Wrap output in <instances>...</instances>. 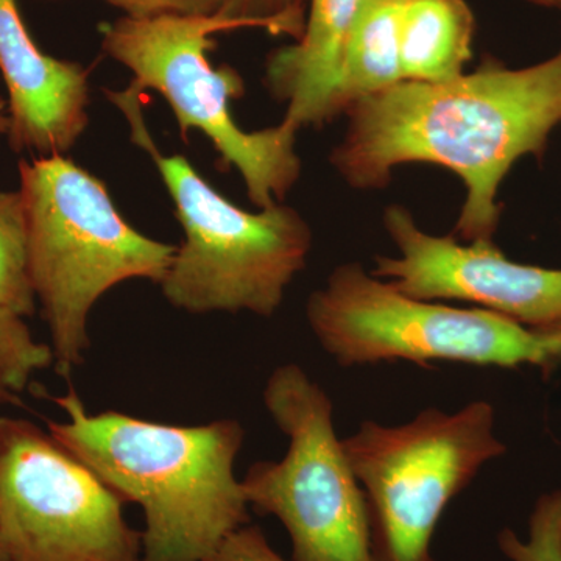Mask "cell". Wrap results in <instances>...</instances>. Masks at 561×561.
<instances>
[{
	"label": "cell",
	"mask_w": 561,
	"mask_h": 561,
	"mask_svg": "<svg viewBox=\"0 0 561 561\" xmlns=\"http://www.w3.org/2000/svg\"><path fill=\"white\" fill-rule=\"evenodd\" d=\"M9 106H7V99L0 95V136H7L9 133Z\"/></svg>",
	"instance_id": "cell-22"
},
{
	"label": "cell",
	"mask_w": 561,
	"mask_h": 561,
	"mask_svg": "<svg viewBox=\"0 0 561 561\" xmlns=\"http://www.w3.org/2000/svg\"><path fill=\"white\" fill-rule=\"evenodd\" d=\"M331 164L354 190H381L394 169L427 162L463 180L456 234L491 241L497 192L513 165L545 149L561 122V51L523 69L485 62L440 83L400 81L346 110Z\"/></svg>",
	"instance_id": "cell-1"
},
{
	"label": "cell",
	"mask_w": 561,
	"mask_h": 561,
	"mask_svg": "<svg viewBox=\"0 0 561 561\" xmlns=\"http://www.w3.org/2000/svg\"><path fill=\"white\" fill-rule=\"evenodd\" d=\"M36 302L50 334L54 367L69 378L91 348L99 300L133 279L160 284L176 245L133 228L101 179L65 154L20 162Z\"/></svg>",
	"instance_id": "cell-3"
},
{
	"label": "cell",
	"mask_w": 561,
	"mask_h": 561,
	"mask_svg": "<svg viewBox=\"0 0 561 561\" xmlns=\"http://www.w3.org/2000/svg\"><path fill=\"white\" fill-rule=\"evenodd\" d=\"M0 76L5 83L11 149L66 154L90 125V72L36 46L16 0H0Z\"/></svg>",
	"instance_id": "cell-11"
},
{
	"label": "cell",
	"mask_w": 561,
	"mask_h": 561,
	"mask_svg": "<svg viewBox=\"0 0 561 561\" xmlns=\"http://www.w3.org/2000/svg\"><path fill=\"white\" fill-rule=\"evenodd\" d=\"M404 0H364L332 92L330 119L402 81L400 20Z\"/></svg>",
	"instance_id": "cell-14"
},
{
	"label": "cell",
	"mask_w": 561,
	"mask_h": 561,
	"mask_svg": "<svg viewBox=\"0 0 561 561\" xmlns=\"http://www.w3.org/2000/svg\"><path fill=\"white\" fill-rule=\"evenodd\" d=\"M489 401L430 408L401 424L362 421L343 438L367 507L371 561H437L443 513L507 446Z\"/></svg>",
	"instance_id": "cell-7"
},
{
	"label": "cell",
	"mask_w": 561,
	"mask_h": 561,
	"mask_svg": "<svg viewBox=\"0 0 561 561\" xmlns=\"http://www.w3.org/2000/svg\"><path fill=\"white\" fill-rule=\"evenodd\" d=\"M51 365L50 345L36 341L22 317L0 306V378L21 394L36 373Z\"/></svg>",
	"instance_id": "cell-16"
},
{
	"label": "cell",
	"mask_w": 561,
	"mask_h": 561,
	"mask_svg": "<svg viewBox=\"0 0 561 561\" xmlns=\"http://www.w3.org/2000/svg\"><path fill=\"white\" fill-rule=\"evenodd\" d=\"M0 552L7 561H140L142 531L49 431L0 413Z\"/></svg>",
	"instance_id": "cell-9"
},
{
	"label": "cell",
	"mask_w": 561,
	"mask_h": 561,
	"mask_svg": "<svg viewBox=\"0 0 561 561\" xmlns=\"http://www.w3.org/2000/svg\"><path fill=\"white\" fill-rule=\"evenodd\" d=\"M208 561H287L272 548L261 527L247 526L230 535Z\"/></svg>",
	"instance_id": "cell-20"
},
{
	"label": "cell",
	"mask_w": 561,
	"mask_h": 561,
	"mask_svg": "<svg viewBox=\"0 0 561 561\" xmlns=\"http://www.w3.org/2000/svg\"><path fill=\"white\" fill-rule=\"evenodd\" d=\"M219 14L247 27L287 33L295 39L301 35L306 20L305 0H224Z\"/></svg>",
	"instance_id": "cell-18"
},
{
	"label": "cell",
	"mask_w": 561,
	"mask_h": 561,
	"mask_svg": "<svg viewBox=\"0 0 561 561\" xmlns=\"http://www.w3.org/2000/svg\"><path fill=\"white\" fill-rule=\"evenodd\" d=\"M262 401L289 446L283 459L247 470L241 482L250 507L283 524L291 561H371L364 493L328 391L290 362L268 376Z\"/></svg>",
	"instance_id": "cell-8"
},
{
	"label": "cell",
	"mask_w": 561,
	"mask_h": 561,
	"mask_svg": "<svg viewBox=\"0 0 561 561\" xmlns=\"http://www.w3.org/2000/svg\"><path fill=\"white\" fill-rule=\"evenodd\" d=\"M0 306L22 319L36 311L27 216L20 190L0 192Z\"/></svg>",
	"instance_id": "cell-15"
},
{
	"label": "cell",
	"mask_w": 561,
	"mask_h": 561,
	"mask_svg": "<svg viewBox=\"0 0 561 561\" xmlns=\"http://www.w3.org/2000/svg\"><path fill=\"white\" fill-rule=\"evenodd\" d=\"M497 546L511 561H561V490L542 494L529 519V537L504 529Z\"/></svg>",
	"instance_id": "cell-17"
},
{
	"label": "cell",
	"mask_w": 561,
	"mask_h": 561,
	"mask_svg": "<svg viewBox=\"0 0 561 561\" xmlns=\"http://www.w3.org/2000/svg\"><path fill=\"white\" fill-rule=\"evenodd\" d=\"M383 227L398 256L376 257L371 273L402 294L474 302L530 330L560 327L561 268L508 260L493 241L460 243L454 236L430 234L398 205L383 213Z\"/></svg>",
	"instance_id": "cell-10"
},
{
	"label": "cell",
	"mask_w": 561,
	"mask_h": 561,
	"mask_svg": "<svg viewBox=\"0 0 561 561\" xmlns=\"http://www.w3.org/2000/svg\"><path fill=\"white\" fill-rule=\"evenodd\" d=\"M128 122L131 140L157 165L183 230L158 286L179 311L250 312L273 317L290 284L308 264L311 225L286 203L250 213L228 201L187 158L158 149L147 128L139 92L105 91Z\"/></svg>",
	"instance_id": "cell-4"
},
{
	"label": "cell",
	"mask_w": 561,
	"mask_h": 561,
	"mask_svg": "<svg viewBox=\"0 0 561 561\" xmlns=\"http://www.w3.org/2000/svg\"><path fill=\"white\" fill-rule=\"evenodd\" d=\"M306 319L321 350L341 367L456 362L479 367H545L556 362V330H530L486 311L402 294L359 262H345L313 291Z\"/></svg>",
	"instance_id": "cell-6"
},
{
	"label": "cell",
	"mask_w": 561,
	"mask_h": 561,
	"mask_svg": "<svg viewBox=\"0 0 561 561\" xmlns=\"http://www.w3.org/2000/svg\"><path fill=\"white\" fill-rule=\"evenodd\" d=\"M362 2L311 0L301 35L268 57L265 68L268 91L286 105L284 121L300 130L331 121L332 92Z\"/></svg>",
	"instance_id": "cell-12"
},
{
	"label": "cell",
	"mask_w": 561,
	"mask_h": 561,
	"mask_svg": "<svg viewBox=\"0 0 561 561\" xmlns=\"http://www.w3.org/2000/svg\"><path fill=\"white\" fill-rule=\"evenodd\" d=\"M243 22L213 16H122L102 27V49L130 70L131 90L158 92L171 106L181 138L203 133L227 168H234L257 209L284 203L301 176L297 136L287 121L245 131L231 114L243 81L230 66L214 68V35L245 28Z\"/></svg>",
	"instance_id": "cell-5"
},
{
	"label": "cell",
	"mask_w": 561,
	"mask_h": 561,
	"mask_svg": "<svg viewBox=\"0 0 561 561\" xmlns=\"http://www.w3.org/2000/svg\"><path fill=\"white\" fill-rule=\"evenodd\" d=\"M0 561H7L5 557H3V553L0 552Z\"/></svg>",
	"instance_id": "cell-24"
},
{
	"label": "cell",
	"mask_w": 561,
	"mask_h": 561,
	"mask_svg": "<svg viewBox=\"0 0 561 561\" xmlns=\"http://www.w3.org/2000/svg\"><path fill=\"white\" fill-rule=\"evenodd\" d=\"M133 20L160 16H213L224 7V0H110Z\"/></svg>",
	"instance_id": "cell-19"
},
{
	"label": "cell",
	"mask_w": 561,
	"mask_h": 561,
	"mask_svg": "<svg viewBox=\"0 0 561 561\" xmlns=\"http://www.w3.org/2000/svg\"><path fill=\"white\" fill-rule=\"evenodd\" d=\"M549 330V328H548ZM552 330L557 331V334H559V346H557L556 350V362H560L561 364V324L560 327H553Z\"/></svg>",
	"instance_id": "cell-23"
},
{
	"label": "cell",
	"mask_w": 561,
	"mask_h": 561,
	"mask_svg": "<svg viewBox=\"0 0 561 561\" xmlns=\"http://www.w3.org/2000/svg\"><path fill=\"white\" fill-rule=\"evenodd\" d=\"M105 2H108V3H110V0H105Z\"/></svg>",
	"instance_id": "cell-25"
},
{
	"label": "cell",
	"mask_w": 561,
	"mask_h": 561,
	"mask_svg": "<svg viewBox=\"0 0 561 561\" xmlns=\"http://www.w3.org/2000/svg\"><path fill=\"white\" fill-rule=\"evenodd\" d=\"M50 400L66 420L47 431L124 502L144 512L140 561H208L250 523L234 465L242 424L154 423L117 411L90 413L76 389Z\"/></svg>",
	"instance_id": "cell-2"
},
{
	"label": "cell",
	"mask_w": 561,
	"mask_h": 561,
	"mask_svg": "<svg viewBox=\"0 0 561 561\" xmlns=\"http://www.w3.org/2000/svg\"><path fill=\"white\" fill-rule=\"evenodd\" d=\"M20 404V393H16V391L11 390L9 383H7L5 381H3L2 378H0V412H2L3 409L5 408H10V405Z\"/></svg>",
	"instance_id": "cell-21"
},
{
	"label": "cell",
	"mask_w": 561,
	"mask_h": 561,
	"mask_svg": "<svg viewBox=\"0 0 561 561\" xmlns=\"http://www.w3.org/2000/svg\"><path fill=\"white\" fill-rule=\"evenodd\" d=\"M474 16L465 0H404L400 20L402 81L457 79L471 60Z\"/></svg>",
	"instance_id": "cell-13"
}]
</instances>
